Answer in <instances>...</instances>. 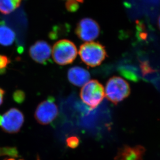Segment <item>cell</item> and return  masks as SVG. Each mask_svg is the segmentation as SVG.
Segmentation results:
<instances>
[{"mask_svg":"<svg viewBox=\"0 0 160 160\" xmlns=\"http://www.w3.org/2000/svg\"><path fill=\"white\" fill-rule=\"evenodd\" d=\"M130 86L124 79L118 76L110 78L106 83L105 89L107 99L115 105L122 101L129 96Z\"/></svg>","mask_w":160,"mask_h":160,"instance_id":"obj_2","label":"cell"},{"mask_svg":"<svg viewBox=\"0 0 160 160\" xmlns=\"http://www.w3.org/2000/svg\"><path fill=\"white\" fill-rule=\"evenodd\" d=\"M79 54L82 61L90 67L100 65L106 59L107 52L105 47L99 42H85L81 45Z\"/></svg>","mask_w":160,"mask_h":160,"instance_id":"obj_1","label":"cell"},{"mask_svg":"<svg viewBox=\"0 0 160 160\" xmlns=\"http://www.w3.org/2000/svg\"><path fill=\"white\" fill-rule=\"evenodd\" d=\"M68 78L70 83L75 86H83L89 82L90 74L85 68L76 66L68 70Z\"/></svg>","mask_w":160,"mask_h":160,"instance_id":"obj_10","label":"cell"},{"mask_svg":"<svg viewBox=\"0 0 160 160\" xmlns=\"http://www.w3.org/2000/svg\"><path fill=\"white\" fill-rule=\"evenodd\" d=\"M79 4L78 2L75 0H68L67 1L65 6L67 9L70 12H75L78 10L79 8Z\"/></svg>","mask_w":160,"mask_h":160,"instance_id":"obj_17","label":"cell"},{"mask_svg":"<svg viewBox=\"0 0 160 160\" xmlns=\"http://www.w3.org/2000/svg\"><path fill=\"white\" fill-rule=\"evenodd\" d=\"M78 52L74 42L68 39H61L54 44L52 49L53 60L60 65L70 64L75 60Z\"/></svg>","mask_w":160,"mask_h":160,"instance_id":"obj_3","label":"cell"},{"mask_svg":"<svg viewBox=\"0 0 160 160\" xmlns=\"http://www.w3.org/2000/svg\"><path fill=\"white\" fill-rule=\"evenodd\" d=\"M52 53V47L46 41H37L29 49V54L32 59L35 62L42 64L47 63Z\"/></svg>","mask_w":160,"mask_h":160,"instance_id":"obj_8","label":"cell"},{"mask_svg":"<svg viewBox=\"0 0 160 160\" xmlns=\"http://www.w3.org/2000/svg\"><path fill=\"white\" fill-rule=\"evenodd\" d=\"M8 156L12 157H18L19 156L18 150L16 147H0V156Z\"/></svg>","mask_w":160,"mask_h":160,"instance_id":"obj_14","label":"cell"},{"mask_svg":"<svg viewBox=\"0 0 160 160\" xmlns=\"http://www.w3.org/2000/svg\"><path fill=\"white\" fill-rule=\"evenodd\" d=\"M5 91L0 88V106L2 104L4 100V97L5 95Z\"/></svg>","mask_w":160,"mask_h":160,"instance_id":"obj_19","label":"cell"},{"mask_svg":"<svg viewBox=\"0 0 160 160\" xmlns=\"http://www.w3.org/2000/svg\"><path fill=\"white\" fill-rule=\"evenodd\" d=\"M38 160H39V159H38Z\"/></svg>","mask_w":160,"mask_h":160,"instance_id":"obj_23","label":"cell"},{"mask_svg":"<svg viewBox=\"0 0 160 160\" xmlns=\"http://www.w3.org/2000/svg\"><path fill=\"white\" fill-rule=\"evenodd\" d=\"M16 39L15 33L4 23L0 24V45L4 46L12 45Z\"/></svg>","mask_w":160,"mask_h":160,"instance_id":"obj_11","label":"cell"},{"mask_svg":"<svg viewBox=\"0 0 160 160\" xmlns=\"http://www.w3.org/2000/svg\"><path fill=\"white\" fill-rule=\"evenodd\" d=\"M11 63V60L7 56L0 54V74H3L6 71L8 65Z\"/></svg>","mask_w":160,"mask_h":160,"instance_id":"obj_15","label":"cell"},{"mask_svg":"<svg viewBox=\"0 0 160 160\" xmlns=\"http://www.w3.org/2000/svg\"><path fill=\"white\" fill-rule=\"evenodd\" d=\"M24 121L22 112L15 108L9 109L5 113L0 115V127L6 133H18Z\"/></svg>","mask_w":160,"mask_h":160,"instance_id":"obj_5","label":"cell"},{"mask_svg":"<svg viewBox=\"0 0 160 160\" xmlns=\"http://www.w3.org/2000/svg\"><path fill=\"white\" fill-rule=\"evenodd\" d=\"M22 0H0V12L7 15L19 8Z\"/></svg>","mask_w":160,"mask_h":160,"instance_id":"obj_12","label":"cell"},{"mask_svg":"<svg viewBox=\"0 0 160 160\" xmlns=\"http://www.w3.org/2000/svg\"><path fill=\"white\" fill-rule=\"evenodd\" d=\"M13 98L16 102L18 103H22L24 100L25 95L24 92L21 91H16L14 92Z\"/></svg>","mask_w":160,"mask_h":160,"instance_id":"obj_18","label":"cell"},{"mask_svg":"<svg viewBox=\"0 0 160 160\" xmlns=\"http://www.w3.org/2000/svg\"><path fill=\"white\" fill-rule=\"evenodd\" d=\"M75 32L82 41L90 42L98 38L100 34V27L98 23L92 18H84L79 21Z\"/></svg>","mask_w":160,"mask_h":160,"instance_id":"obj_7","label":"cell"},{"mask_svg":"<svg viewBox=\"0 0 160 160\" xmlns=\"http://www.w3.org/2000/svg\"><path fill=\"white\" fill-rule=\"evenodd\" d=\"M146 149L141 145H124L118 149L115 160H143Z\"/></svg>","mask_w":160,"mask_h":160,"instance_id":"obj_9","label":"cell"},{"mask_svg":"<svg viewBox=\"0 0 160 160\" xmlns=\"http://www.w3.org/2000/svg\"><path fill=\"white\" fill-rule=\"evenodd\" d=\"M75 1H76L78 2L79 3H82L83 1V0H75Z\"/></svg>","mask_w":160,"mask_h":160,"instance_id":"obj_21","label":"cell"},{"mask_svg":"<svg viewBox=\"0 0 160 160\" xmlns=\"http://www.w3.org/2000/svg\"><path fill=\"white\" fill-rule=\"evenodd\" d=\"M58 108L53 97H49L47 99L39 103L36 107L34 117L38 123L42 125L50 124L56 119L58 115Z\"/></svg>","mask_w":160,"mask_h":160,"instance_id":"obj_6","label":"cell"},{"mask_svg":"<svg viewBox=\"0 0 160 160\" xmlns=\"http://www.w3.org/2000/svg\"><path fill=\"white\" fill-rule=\"evenodd\" d=\"M80 96L83 103L91 108L94 109L104 100L105 97V89L98 80H90L82 88Z\"/></svg>","mask_w":160,"mask_h":160,"instance_id":"obj_4","label":"cell"},{"mask_svg":"<svg viewBox=\"0 0 160 160\" xmlns=\"http://www.w3.org/2000/svg\"><path fill=\"white\" fill-rule=\"evenodd\" d=\"M68 147L72 149H75L78 146L80 143V139L77 136H70L66 141Z\"/></svg>","mask_w":160,"mask_h":160,"instance_id":"obj_16","label":"cell"},{"mask_svg":"<svg viewBox=\"0 0 160 160\" xmlns=\"http://www.w3.org/2000/svg\"><path fill=\"white\" fill-rule=\"evenodd\" d=\"M4 160H15L13 158H8V159H5Z\"/></svg>","mask_w":160,"mask_h":160,"instance_id":"obj_22","label":"cell"},{"mask_svg":"<svg viewBox=\"0 0 160 160\" xmlns=\"http://www.w3.org/2000/svg\"><path fill=\"white\" fill-rule=\"evenodd\" d=\"M158 26H159V29L160 30V16L159 17V19H158Z\"/></svg>","mask_w":160,"mask_h":160,"instance_id":"obj_20","label":"cell"},{"mask_svg":"<svg viewBox=\"0 0 160 160\" xmlns=\"http://www.w3.org/2000/svg\"><path fill=\"white\" fill-rule=\"evenodd\" d=\"M120 72H121V74L123 76H124V77L131 81L137 82L138 79V75L135 72V70L132 67L121 68L120 69Z\"/></svg>","mask_w":160,"mask_h":160,"instance_id":"obj_13","label":"cell"}]
</instances>
